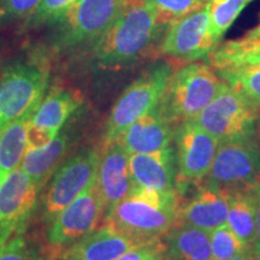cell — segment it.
<instances>
[{"mask_svg": "<svg viewBox=\"0 0 260 260\" xmlns=\"http://www.w3.org/2000/svg\"><path fill=\"white\" fill-rule=\"evenodd\" d=\"M24 230H19L0 245V260H42L25 240Z\"/></svg>", "mask_w": 260, "mask_h": 260, "instance_id": "cell-29", "label": "cell"}, {"mask_svg": "<svg viewBox=\"0 0 260 260\" xmlns=\"http://www.w3.org/2000/svg\"><path fill=\"white\" fill-rule=\"evenodd\" d=\"M39 188L21 168H17L0 186V245L14 234L25 229L37 205Z\"/></svg>", "mask_w": 260, "mask_h": 260, "instance_id": "cell-13", "label": "cell"}, {"mask_svg": "<svg viewBox=\"0 0 260 260\" xmlns=\"http://www.w3.org/2000/svg\"><path fill=\"white\" fill-rule=\"evenodd\" d=\"M225 84L210 64L188 63L174 70L158 106L165 118L176 126L194 119Z\"/></svg>", "mask_w": 260, "mask_h": 260, "instance_id": "cell-3", "label": "cell"}, {"mask_svg": "<svg viewBox=\"0 0 260 260\" xmlns=\"http://www.w3.org/2000/svg\"><path fill=\"white\" fill-rule=\"evenodd\" d=\"M81 103L76 94L63 88H53L42 99L29 123L58 135Z\"/></svg>", "mask_w": 260, "mask_h": 260, "instance_id": "cell-21", "label": "cell"}, {"mask_svg": "<svg viewBox=\"0 0 260 260\" xmlns=\"http://www.w3.org/2000/svg\"><path fill=\"white\" fill-rule=\"evenodd\" d=\"M31 116L18 119L0 133V186L21 165L27 148V128Z\"/></svg>", "mask_w": 260, "mask_h": 260, "instance_id": "cell-24", "label": "cell"}, {"mask_svg": "<svg viewBox=\"0 0 260 260\" xmlns=\"http://www.w3.org/2000/svg\"><path fill=\"white\" fill-rule=\"evenodd\" d=\"M100 152L84 148L54 172L42 201V217L51 223L93 180L96 178Z\"/></svg>", "mask_w": 260, "mask_h": 260, "instance_id": "cell-11", "label": "cell"}, {"mask_svg": "<svg viewBox=\"0 0 260 260\" xmlns=\"http://www.w3.org/2000/svg\"><path fill=\"white\" fill-rule=\"evenodd\" d=\"M223 81L260 109V65L216 71Z\"/></svg>", "mask_w": 260, "mask_h": 260, "instance_id": "cell-25", "label": "cell"}, {"mask_svg": "<svg viewBox=\"0 0 260 260\" xmlns=\"http://www.w3.org/2000/svg\"><path fill=\"white\" fill-rule=\"evenodd\" d=\"M71 141L73 138L69 130L61 129L59 134L47 146L25 151L21 161V169L28 175L32 183L41 188L67 155Z\"/></svg>", "mask_w": 260, "mask_h": 260, "instance_id": "cell-19", "label": "cell"}, {"mask_svg": "<svg viewBox=\"0 0 260 260\" xmlns=\"http://www.w3.org/2000/svg\"><path fill=\"white\" fill-rule=\"evenodd\" d=\"M209 61L216 71L233 70L260 65V40L226 41L210 54Z\"/></svg>", "mask_w": 260, "mask_h": 260, "instance_id": "cell-23", "label": "cell"}, {"mask_svg": "<svg viewBox=\"0 0 260 260\" xmlns=\"http://www.w3.org/2000/svg\"><path fill=\"white\" fill-rule=\"evenodd\" d=\"M158 12L159 18L164 23L170 24L172 21L197 11L210 3V0H147Z\"/></svg>", "mask_w": 260, "mask_h": 260, "instance_id": "cell-28", "label": "cell"}, {"mask_svg": "<svg viewBox=\"0 0 260 260\" xmlns=\"http://www.w3.org/2000/svg\"><path fill=\"white\" fill-rule=\"evenodd\" d=\"M232 189L203 181L193 197L181 203L176 224L212 232L226 223Z\"/></svg>", "mask_w": 260, "mask_h": 260, "instance_id": "cell-14", "label": "cell"}, {"mask_svg": "<svg viewBox=\"0 0 260 260\" xmlns=\"http://www.w3.org/2000/svg\"><path fill=\"white\" fill-rule=\"evenodd\" d=\"M259 117V107L226 83L194 121L222 144L258 135Z\"/></svg>", "mask_w": 260, "mask_h": 260, "instance_id": "cell-5", "label": "cell"}, {"mask_svg": "<svg viewBox=\"0 0 260 260\" xmlns=\"http://www.w3.org/2000/svg\"><path fill=\"white\" fill-rule=\"evenodd\" d=\"M41 0H2L3 11L12 17H30Z\"/></svg>", "mask_w": 260, "mask_h": 260, "instance_id": "cell-32", "label": "cell"}, {"mask_svg": "<svg viewBox=\"0 0 260 260\" xmlns=\"http://www.w3.org/2000/svg\"><path fill=\"white\" fill-rule=\"evenodd\" d=\"M259 125H260V117H259Z\"/></svg>", "mask_w": 260, "mask_h": 260, "instance_id": "cell-39", "label": "cell"}, {"mask_svg": "<svg viewBox=\"0 0 260 260\" xmlns=\"http://www.w3.org/2000/svg\"><path fill=\"white\" fill-rule=\"evenodd\" d=\"M169 27L147 0H124L115 21L90 46L96 65L117 69L144 58L159 47Z\"/></svg>", "mask_w": 260, "mask_h": 260, "instance_id": "cell-1", "label": "cell"}, {"mask_svg": "<svg viewBox=\"0 0 260 260\" xmlns=\"http://www.w3.org/2000/svg\"><path fill=\"white\" fill-rule=\"evenodd\" d=\"M103 214L104 205L95 178L51 222L48 229L51 252L63 251L95 230Z\"/></svg>", "mask_w": 260, "mask_h": 260, "instance_id": "cell-12", "label": "cell"}, {"mask_svg": "<svg viewBox=\"0 0 260 260\" xmlns=\"http://www.w3.org/2000/svg\"><path fill=\"white\" fill-rule=\"evenodd\" d=\"M47 260H73V259L65 254L64 251H58V252H52L50 258Z\"/></svg>", "mask_w": 260, "mask_h": 260, "instance_id": "cell-37", "label": "cell"}, {"mask_svg": "<svg viewBox=\"0 0 260 260\" xmlns=\"http://www.w3.org/2000/svg\"><path fill=\"white\" fill-rule=\"evenodd\" d=\"M218 45L211 30L210 6L207 4L172 21L159 44L158 51L162 56L182 63H193L209 58Z\"/></svg>", "mask_w": 260, "mask_h": 260, "instance_id": "cell-8", "label": "cell"}, {"mask_svg": "<svg viewBox=\"0 0 260 260\" xmlns=\"http://www.w3.org/2000/svg\"><path fill=\"white\" fill-rule=\"evenodd\" d=\"M0 14H2V11H0Z\"/></svg>", "mask_w": 260, "mask_h": 260, "instance_id": "cell-40", "label": "cell"}, {"mask_svg": "<svg viewBox=\"0 0 260 260\" xmlns=\"http://www.w3.org/2000/svg\"><path fill=\"white\" fill-rule=\"evenodd\" d=\"M174 133L175 126L165 118L157 106L130 124L116 141H118L129 154L153 153L172 146Z\"/></svg>", "mask_w": 260, "mask_h": 260, "instance_id": "cell-16", "label": "cell"}, {"mask_svg": "<svg viewBox=\"0 0 260 260\" xmlns=\"http://www.w3.org/2000/svg\"><path fill=\"white\" fill-rule=\"evenodd\" d=\"M54 133L46 130L44 128L31 125L29 123L27 128V148L25 151H31V149H39L47 146L52 140L56 138Z\"/></svg>", "mask_w": 260, "mask_h": 260, "instance_id": "cell-33", "label": "cell"}, {"mask_svg": "<svg viewBox=\"0 0 260 260\" xmlns=\"http://www.w3.org/2000/svg\"><path fill=\"white\" fill-rule=\"evenodd\" d=\"M77 0H41L40 5L29 17V24L39 25L46 22L53 23L61 14Z\"/></svg>", "mask_w": 260, "mask_h": 260, "instance_id": "cell-30", "label": "cell"}, {"mask_svg": "<svg viewBox=\"0 0 260 260\" xmlns=\"http://www.w3.org/2000/svg\"><path fill=\"white\" fill-rule=\"evenodd\" d=\"M252 189L255 198V206H256V236H255V241L252 246V249L253 252H254L255 254L260 258V180L252 187Z\"/></svg>", "mask_w": 260, "mask_h": 260, "instance_id": "cell-34", "label": "cell"}, {"mask_svg": "<svg viewBox=\"0 0 260 260\" xmlns=\"http://www.w3.org/2000/svg\"><path fill=\"white\" fill-rule=\"evenodd\" d=\"M181 199L176 189L135 187L106 214V222L144 243L161 239L177 223Z\"/></svg>", "mask_w": 260, "mask_h": 260, "instance_id": "cell-2", "label": "cell"}, {"mask_svg": "<svg viewBox=\"0 0 260 260\" xmlns=\"http://www.w3.org/2000/svg\"><path fill=\"white\" fill-rule=\"evenodd\" d=\"M251 2L253 0H210L211 30L217 41L220 42L228 29Z\"/></svg>", "mask_w": 260, "mask_h": 260, "instance_id": "cell-26", "label": "cell"}, {"mask_svg": "<svg viewBox=\"0 0 260 260\" xmlns=\"http://www.w3.org/2000/svg\"><path fill=\"white\" fill-rule=\"evenodd\" d=\"M161 260H175V259H172V258H171V256H169V255L167 254V255H165V256H164V258H162Z\"/></svg>", "mask_w": 260, "mask_h": 260, "instance_id": "cell-38", "label": "cell"}, {"mask_svg": "<svg viewBox=\"0 0 260 260\" xmlns=\"http://www.w3.org/2000/svg\"><path fill=\"white\" fill-rule=\"evenodd\" d=\"M124 0H77L53 23L57 24L54 41L59 48L92 45L115 21Z\"/></svg>", "mask_w": 260, "mask_h": 260, "instance_id": "cell-7", "label": "cell"}, {"mask_svg": "<svg viewBox=\"0 0 260 260\" xmlns=\"http://www.w3.org/2000/svg\"><path fill=\"white\" fill-rule=\"evenodd\" d=\"M167 255V246L162 239L140 243L116 260H161Z\"/></svg>", "mask_w": 260, "mask_h": 260, "instance_id": "cell-31", "label": "cell"}, {"mask_svg": "<svg viewBox=\"0 0 260 260\" xmlns=\"http://www.w3.org/2000/svg\"><path fill=\"white\" fill-rule=\"evenodd\" d=\"M48 86V71L35 63L19 61L0 79V133L25 116L34 115Z\"/></svg>", "mask_w": 260, "mask_h": 260, "instance_id": "cell-6", "label": "cell"}, {"mask_svg": "<svg viewBox=\"0 0 260 260\" xmlns=\"http://www.w3.org/2000/svg\"><path fill=\"white\" fill-rule=\"evenodd\" d=\"M139 242L107 223L63 249L73 260H116Z\"/></svg>", "mask_w": 260, "mask_h": 260, "instance_id": "cell-18", "label": "cell"}, {"mask_svg": "<svg viewBox=\"0 0 260 260\" xmlns=\"http://www.w3.org/2000/svg\"><path fill=\"white\" fill-rule=\"evenodd\" d=\"M243 38L248 39V40H260V23L255 28H253L252 30L247 32Z\"/></svg>", "mask_w": 260, "mask_h": 260, "instance_id": "cell-36", "label": "cell"}, {"mask_svg": "<svg viewBox=\"0 0 260 260\" xmlns=\"http://www.w3.org/2000/svg\"><path fill=\"white\" fill-rule=\"evenodd\" d=\"M260 180V141L253 138L222 142L204 181L229 189L251 188Z\"/></svg>", "mask_w": 260, "mask_h": 260, "instance_id": "cell-9", "label": "cell"}, {"mask_svg": "<svg viewBox=\"0 0 260 260\" xmlns=\"http://www.w3.org/2000/svg\"><path fill=\"white\" fill-rule=\"evenodd\" d=\"M167 254L175 260H213L210 233L190 225L175 224L161 237Z\"/></svg>", "mask_w": 260, "mask_h": 260, "instance_id": "cell-20", "label": "cell"}, {"mask_svg": "<svg viewBox=\"0 0 260 260\" xmlns=\"http://www.w3.org/2000/svg\"><path fill=\"white\" fill-rule=\"evenodd\" d=\"M174 73V65L158 61L146 69L117 99L105 125L104 142H115L139 118L147 115L160 103Z\"/></svg>", "mask_w": 260, "mask_h": 260, "instance_id": "cell-4", "label": "cell"}, {"mask_svg": "<svg viewBox=\"0 0 260 260\" xmlns=\"http://www.w3.org/2000/svg\"><path fill=\"white\" fill-rule=\"evenodd\" d=\"M96 188L107 214L134 189L129 168V153L118 141L105 145L100 153L96 172Z\"/></svg>", "mask_w": 260, "mask_h": 260, "instance_id": "cell-15", "label": "cell"}, {"mask_svg": "<svg viewBox=\"0 0 260 260\" xmlns=\"http://www.w3.org/2000/svg\"><path fill=\"white\" fill-rule=\"evenodd\" d=\"M210 240L213 260H229L251 248L247 247L226 224L210 232Z\"/></svg>", "mask_w": 260, "mask_h": 260, "instance_id": "cell-27", "label": "cell"}, {"mask_svg": "<svg viewBox=\"0 0 260 260\" xmlns=\"http://www.w3.org/2000/svg\"><path fill=\"white\" fill-rule=\"evenodd\" d=\"M129 168L135 187L176 189L177 164L174 146L153 153L129 154Z\"/></svg>", "mask_w": 260, "mask_h": 260, "instance_id": "cell-17", "label": "cell"}, {"mask_svg": "<svg viewBox=\"0 0 260 260\" xmlns=\"http://www.w3.org/2000/svg\"><path fill=\"white\" fill-rule=\"evenodd\" d=\"M225 224L247 247L252 248L256 236V206L252 187L232 189Z\"/></svg>", "mask_w": 260, "mask_h": 260, "instance_id": "cell-22", "label": "cell"}, {"mask_svg": "<svg viewBox=\"0 0 260 260\" xmlns=\"http://www.w3.org/2000/svg\"><path fill=\"white\" fill-rule=\"evenodd\" d=\"M229 260H260V258L255 254L254 252H253L252 248H248V249H246L245 252L240 253V254L235 255L234 258L229 259Z\"/></svg>", "mask_w": 260, "mask_h": 260, "instance_id": "cell-35", "label": "cell"}, {"mask_svg": "<svg viewBox=\"0 0 260 260\" xmlns=\"http://www.w3.org/2000/svg\"><path fill=\"white\" fill-rule=\"evenodd\" d=\"M176 152V189L182 191L188 184H199L209 174L219 142L194 119L175 126Z\"/></svg>", "mask_w": 260, "mask_h": 260, "instance_id": "cell-10", "label": "cell"}]
</instances>
